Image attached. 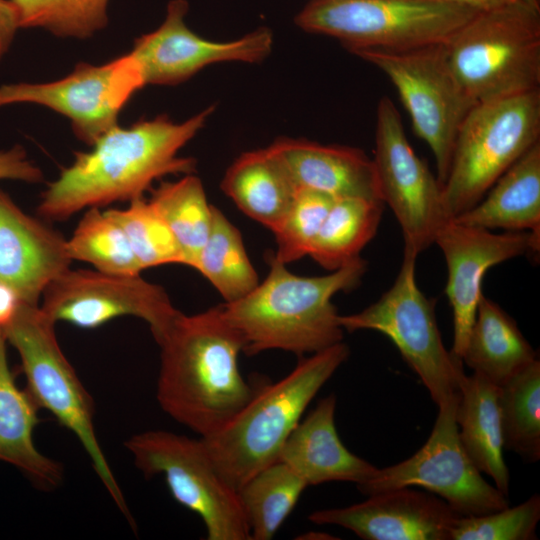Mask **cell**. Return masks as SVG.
Instances as JSON below:
<instances>
[{"label": "cell", "instance_id": "6", "mask_svg": "<svg viewBox=\"0 0 540 540\" xmlns=\"http://www.w3.org/2000/svg\"><path fill=\"white\" fill-rule=\"evenodd\" d=\"M540 137V89L476 104L458 131L442 185L449 219L476 205Z\"/></svg>", "mask_w": 540, "mask_h": 540}, {"label": "cell", "instance_id": "22", "mask_svg": "<svg viewBox=\"0 0 540 540\" xmlns=\"http://www.w3.org/2000/svg\"><path fill=\"white\" fill-rule=\"evenodd\" d=\"M6 345L7 340L0 331V461L16 467L36 487L52 490L63 480V467L42 454L34 444L39 407L27 390L16 385Z\"/></svg>", "mask_w": 540, "mask_h": 540}, {"label": "cell", "instance_id": "31", "mask_svg": "<svg viewBox=\"0 0 540 540\" xmlns=\"http://www.w3.org/2000/svg\"><path fill=\"white\" fill-rule=\"evenodd\" d=\"M503 448L526 462L540 459V361L498 387Z\"/></svg>", "mask_w": 540, "mask_h": 540}, {"label": "cell", "instance_id": "27", "mask_svg": "<svg viewBox=\"0 0 540 540\" xmlns=\"http://www.w3.org/2000/svg\"><path fill=\"white\" fill-rule=\"evenodd\" d=\"M384 203L366 198L335 199L309 254L329 271L360 257L375 236Z\"/></svg>", "mask_w": 540, "mask_h": 540}, {"label": "cell", "instance_id": "36", "mask_svg": "<svg viewBox=\"0 0 540 540\" xmlns=\"http://www.w3.org/2000/svg\"><path fill=\"white\" fill-rule=\"evenodd\" d=\"M540 520V496L532 495L514 507L479 516H459L450 540H535Z\"/></svg>", "mask_w": 540, "mask_h": 540}, {"label": "cell", "instance_id": "37", "mask_svg": "<svg viewBox=\"0 0 540 540\" xmlns=\"http://www.w3.org/2000/svg\"><path fill=\"white\" fill-rule=\"evenodd\" d=\"M3 179L38 183L43 180V173L28 158L25 149L15 145L7 150H0V180Z\"/></svg>", "mask_w": 540, "mask_h": 540}, {"label": "cell", "instance_id": "29", "mask_svg": "<svg viewBox=\"0 0 540 540\" xmlns=\"http://www.w3.org/2000/svg\"><path fill=\"white\" fill-rule=\"evenodd\" d=\"M149 201L176 238L184 265L194 268L209 235L213 214L201 180L192 173L178 181L163 182L152 190Z\"/></svg>", "mask_w": 540, "mask_h": 540}, {"label": "cell", "instance_id": "3", "mask_svg": "<svg viewBox=\"0 0 540 540\" xmlns=\"http://www.w3.org/2000/svg\"><path fill=\"white\" fill-rule=\"evenodd\" d=\"M366 265L358 257L327 275L305 277L271 256L262 283L243 298L220 306L241 333L247 355L275 349L311 355L342 342L343 328L332 298L357 286Z\"/></svg>", "mask_w": 540, "mask_h": 540}, {"label": "cell", "instance_id": "8", "mask_svg": "<svg viewBox=\"0 0 540 540\" xmlns=\"http://www.w3.org/2000/svg\"><path fill=\"white\" fill-rule=\"evenodd\" d=\"M54 326L39 304L21 303L3 333L20 356L27 392L39 408L48 410L77 437L100 481L131 522L124 496L96 436L93 399L61 350Z\"/></svg>", "mask_w": 540, "mask_h": 540}, {"label": "cell", "instance_id": "14", "mask_svg": "<svg viewBox=\"0 0 540 540\" xmlns=\"http://www.w3.org/2000/svg\"><path fill=\"white\" fill-rule=\"evenodd\" d=\"M144 85L129 52L102 65L79 63L56 81L0 85V107L15 103L48 107L67 117L76 137L91 146L118 125L120 111Z\"/></svg>", "mask_w": 540, "mask_h": 540}, {"label": "cell", "instance_id": "23", "mask_svg": "<svg viewBox=\"0 0 540 540\" xmlns=\"http://www.w3.org/2000/svg\"><path fill=\"white\" fill-rule=\"evenodd\" d=\"M453 220L487 230L529 231L540 237V142L522 155L476 205Z\"/></svg>", "mask_w": 540, "mask_h": 540}, {"label": "cell", "instance_id": "4", "mask_svg": "<svg viewBox=\"0 0 540 540\" xmlns=\"http://www.w3.org/2000/svg\"><path fill=\"white\" fill-rule=\"evenodd\" d=\"M349 354V347L339 342L302 358L280 380L258 386L229 422L202 438L216 468L237 491L278 460L312 399Z\"/></svg>", "mask_w": 540, "mask_h": 540}, {"label": "cell", "instance_id": "2", "mask_svg": "<svg viewBox=\"0 0 540 540\" xmlns=\"http://www.w3.org/2000/svg\"><path fill=\"white\" fill-rule=\"evenodd\" d=\"M157 344L161 348L157 401L165 413L201 438L229 422L258 387L240 372L244 339L220 305L193 315L179 312Z\"/></svg>", "mask_w": 540, "mask_h": 540}, {"label": "cell", "instance_id": "20", "mask_svg": "<svg viewBox=\"0 0 540 540\" xmlns=\"http://www.w3.org/2000/svg\"><path fill=\"white\" fill-rule=\"evenodd\" d=\"M269 147L297 189L319 191L334 199L382 201L373 159L358 148L291 138L278 139Z\"/></svg>", "mask_w": 540, "mask_h": 540}, {"label": "cell", "instance_id": "40", "mask_svg": "<svg viewBox=\"0 0 540 540\" xmlns=\"http://www.w3.org/2000/svg\"><path fill=\"white\" fill-rule=\"evenodd\" d=\"M464 5L477 11L488 10L514 0H444Z\"/></svg>", "mask_w": 540, "mask_h": 540}, {"label": "cell", "instance_id": "18", "mask_svg": "<svg viewBox=\"0 0 540 540\" xmlns=\"http://www.w3.org/2000/svg\"><path fill=\"white\" fill-rule=\"evenodd\" d=\"M363 502L312 512L317 525H337L365 540H450L458 515L433 493L401 487L368 495Z\"/></svg>", "mask_w": 540, "mask_h": 540}, {"label": "cell", "instance_id": "1", "mask_svg": "<svg viewBox=\"0 0 540 540\" xmlns=\"http://www.w3.org/2000/svg\"><path fill=\"white\" fill-rule=\"evenodd\" d=\"M215 107L209 106L177 123L167 116L112 127L88 152L49 183L37 206L41 218L63 221L89 208L144 196L154 181L170 174H192L196 160L179 151L204 127Z\"/></svg>", "mask_w": 540, "mask_h": 540}, {"label": "cell", "instance_id": "24", "mask_svg": "<svg viewBox=\"0 0 540 540\" xmlns=\"http://www.w3.org/2000/svg\"><path fill=\"white\" fill-rule=\"evenodd\" d=\"M456 422L460 442L481 473L495 482L504 495L509 491V470L503 457V439L498 404V386L479 374L458 382Z\"/></svg>", "mask_w": 540, "mask_h": 540}, {"label": "cell", "instance_id": "41", "mask_svg": "<svg viewBox=\"0 0 540 540\" xmlns=\"http://www.w3.org/2000/svg\"><path fill=\"white\" fill-rule=\"evenodd\" d=\"M519 1L524 2V3L528 4V5L533 6V7L540 8L538 0H519Z\"/></svg>", "mask_w": 540, "mask_h": 540}, {"label": "cell", "instance_id": "7", "mask_svg": "<svg viewBox=\"0 0 540 540\" xmlns=\"http://www.w3.org/2000/svg\"><path fill=\"white\" fill-rule=\"evenodd\" d=\"M477 12L444 0H310L294 22L350 52L402 51L445 44Z\"/></svg>", "mask_w": 540, "mask_h": 540}, {"label": "cell", "instance_id": "19", "mask_svg": "<svg viewBox=\"0 0 540 540\" xmlns=\"http://www.w3.org/2000/svg\"><path fill=\"white\" fill-rule=\"evenodd\" d=\"M65 237L25 213L0 189V283L38 305L46 287L70 268Z\"/></svg>", "mask_w": 540, "mask_h": 540}, {"label": "cell", "instance_id": "25", "mask_svg": "<svg viewBox=\"0 0 540 540\" xmlns=\"http://www.w3.org/2000/svg\"><path fill=\"white\" fill-rule=\"evenodd\" d=\"M221 190L245 215L271 231L279 225L298 191L269 146L237 157L222 178Z\"/></svg>", "mask_w": 540, "mask_h": 540}, {"label": "cell", "instance_id": "38", "mask_svg": "<svg viewBox=\"0 0 540 540\" xmlns=\"http://www.w3.org/2000/svg\"><path fill=\"white\" fill-rule=\"evenodd\" d=\"M20 29L17 11L11 0H0V61Z\"/></svg>", "mask_w": 540, "mask_h": 540}, {"label": "cell", "instance_id": "10", "mask_svg": "<svg viewBox=\"0 0 540 540\" xmlns=\"http://www.w3.org/2000/svg\"><path fill=\"white\" fill-rule=\"evenodd\" d=\"M124 445L147 478L163 475L173 498L200 516L208 540H251L238 491L220 474L201 437L149 430Z\"/></svg>", "mask_w": 540, "mask_h": 540}, {"label": "cell", "instance_id": "28", "mask_svg": "<svg viewBox=\"0 0 540 540\" xmlns=\"http://www.w3.org/2000/svg\"><path fill=\"white\" fill-rule=\"evenodd\" d=\"M307 486L298 473L280 460L250 477L238 489V495L251 540L272 539Z\"/></svg>", "mask_w": 540, "mask_h": 540}, {"label": "cell", "instance_id": "34", "mask_svg": "<svg viewBox=\"0 0 540 540\" xmlns=\"http://www.w3.org/2000/svg\"><path fill=\"white\" fill-rule=\"evenodd\" d=\"M106 211L123 229L143 270L165 264L184 265L176 238L149 200L136 198L124 209Z\"/></svg>", "mask_w": 540, "mask_h": 540}, {"label": "cell", "instance_id": "21", "mask_svg": "<svg viewBox=\"0 0 540 540\" xmlns=\"http://www.w3.org/2000/svg\"><path fill=\"white\" fill-rule=\"evenodd\" d=\"M336 402L334 394L322 398L281 448L278 460L288 464L308 486L333 481L358 485L378 470L341 442L335 425Z\"/></svg>", "mask_w": 540, "mask_h": 540}, {"label": "cell", "instance_id": "26", "mask_svg": "<svg viewBox=\"0 0 540 540\" xmlns=\"http://www.w3.org/2000/svg\"><path fill=\"white\" fill-rule=\"evenodd\" d=\"M537 359L516 321L482 293L463 364L499 387Z\"/></svg>", "mask_w": 540, "mask_h": 540}, {"label": "cell", "instance_id": "9", "mask_svg": "<svg viewBox=\"0 0 540 540\" xmlns=\"http://www.w3.org/2000/svg\"><path fill=\"white\" fill-rule=\"evenodd\" d=\"M414 252L404 249L392 286L362 311L339 315L343 330H374L387 336L439 407L458 396L463 362L448 351L437 326L435 303L416 282Z\"/></svg>", "mask_w": 540, "mask_h": 540}, {"label": "cell", "instance_id": "39", "mask_svg": "<svg viewBox=\"0 0 540 540\" xmlns=\"http://www.w3.org/2000/svg\"><path fill=\"white\" fill-rule=\"evenodd\" d=\"M21 303L23 302L12 288L0 283V331L3 332L12 321Z\"/></svg>", "mask_w": 540, "mask_h": 540}, {"label": "cell", "instance_id": "5", "mask_svg": "<svg viewBox=\"0 0 540 540\" xmlns=\"http://www.w3.org/2000/svg\"><path fill=\"white\" fill-rule=\"evenodd\" d=\"M444 47L476 104L540 89V8L514 0L479 11Z\"/></svg>", "mask_w": 540, "mask_h": 540}, {"label": "cell", "instance_id": "33", "mask_svg": "<svg viewBox=\"0 0 540 540\" xmlns=\"http://www.w3.org/2000/svg\"><path fill=\"white\" fill-rule=\"evenodd\" d=\"M110 0H11L20 28H42L58 37L88 38L108 24Z\"/></svg>", "mask_w": 540, "mask_h": 540}, {"label": "cell", "instance_id": "12", "mask_svg": "<svg viewBox=\"0 0 540 540\" xmlns=\"http://www.w3.org/2000/svg\"><path fill=\"white\" fill-rule=\"evenodd\" d=\"M458 396L438 407L425 444L410 458L377 470L356 485L371 495L401 487H421L444 500L460 516H479L507 506V496L489 484L464 450L456 422Z\"/></svg>", "mask_w": 540, "mask_h": 540}, {"label": "cell", "instance_id": "13", "mask_svg": "<svg viewBox=\"0 0 540 540\" xmlns=\"http://www.w3.org/2000/svg\"><path fill=\"white\" fill-rule=\"evenodd\" d=\"M381 198L393 211L403 234L404 249L419 255L434 243L447 221L442 185L407 140L392 100L377 105L373 158Z\"/></svg>", "mask_w": 540, "mask_h": 540}, {"label": "cell", "instance_id": "35", "mask_svg": "<svg viewBox=\"0 0 540 540\" xmlns=\"http://www.w3.org/2000/svg\"><path fill=\"white\" fill-rule=\"evenodd\" d=\"M334 200L319 191L298 189L289 210L272 231L277 245L272 256L285 265L309 256Z\"/></svg>", "mask_w": 540, "mask_h": 540}, {"label": "cell", "instance_id": "32", "mask_svg": "<svg viewBox=\"0 0 540 540\" xmlns=\"http://www.w3.org/2000/svg\"><path fill=\"white\" fill-rule=\"evenodd\" d=\"M66 248L72 261L89 263L103 273L138 275L143 271L121 226L100 208L86 209L66 239Z\"/></svg>", "mask_w": 540, "mask_h": 540}, {"label": "cell", "instance_id": "15", "mask_svg": "<svg viewBox=\"0 0 540 540\" xmlns=\"http://www.w3.org/2000/svg\"><path fill=\"white\" fill-rule=\"evenodd\" d=\"M43 312L56 324L94 329L121 316L144 320L158 342L180 312L165 289L138 275L69 268L42 294Z\"/></svg>", "mask_w": 540, "mask_h": 540}, {"label": "cell", "instance_id": "17", "mask_svg": "<svg viewBox=\"0 0 540 540\" xmlns=\"http://www.w3.org/2000/svg\"><path fill=\"white\" fill-rule=\"evenodd\" d=\"M434 243L447 266L445 293L453 312L451 353L461 360L483 293L484 274L511 258L538 253L540 237L529 231L495 233L449 219L438 229Z\"/></svg>", "mask_w": 540, "mask_h": 540}, {"label": "cell", "instance_id": "30", "mask_svg": "<svg viewBox=\"0 0 540 540\" xmlns=\"http://www.w3.org/2000/svg\"><path fill=\"white\" fill-rule=\"evenodd\" d=\"M194 269L214 286L225 303L243 298L259 284L240 231L215 206L210 232Z\"/></svg>", "mask_w": 540, "mask_h": 540}, {"label": "cell", "instance_id": "16", "mask_svg": "<svg viewBox=\"0 0 540 540\" xmlns=\"http://www.w3.org/2000/svg\"><path fill=\"white\" fill-rule=\"evenodd\" d=\"M188 10L187 0L169 1L162 24L135 39L130 53L145 85H176L211 64L257 63L271 53L273 34L269 28L260 27L231 41H212L186 25Z\"/></svg>", "mask_w": 540, "mask_h": 540}, {"label": "cell", "instance_id": "11", "mask_svg": "<svg viewBox=\"0 0 540 540\" xmlns=\"http://www.w3.org/2000/svg\"><path fill=\"white\" fill-rule=\"evenodd\" d=\"M351 53L377 67L394 85L415 133L434 155L437 179L443 185L460 126L476 105L453 74L444 44Z\"/></svg>", "mask_w": 540, "mask_h": 540}]
</instances>
